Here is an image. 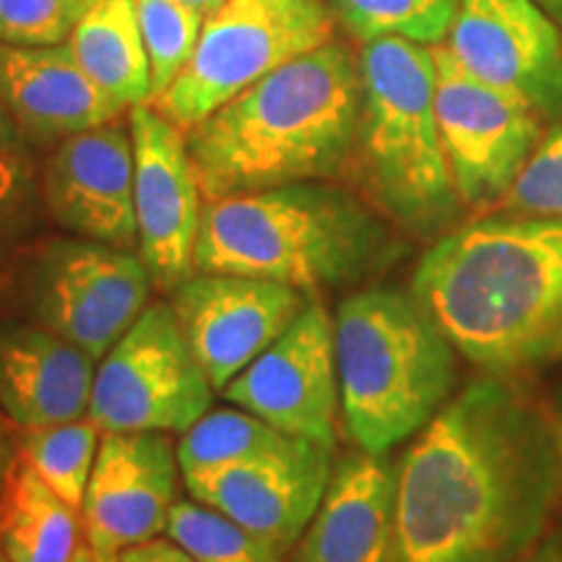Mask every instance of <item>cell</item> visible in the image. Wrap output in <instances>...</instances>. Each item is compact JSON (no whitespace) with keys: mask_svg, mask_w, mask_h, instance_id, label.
<instances>
[{"mask_svg":"<svg viewBox=\"0 0 562 562\" xmlns=\"http://www.w3.org/2000/svg\"><path fill=\"white\" fill-rule=\"evenodd\" d=\"M360 110L347 47L297 55L186 133L203 201L336 178L355 159Z\"/></svg>","mask_w":562,"mask_h":562,"instance_id":"3957f363","label":"cell"},{"mask_svg":"<svg viewBox=\"0 0 562 562\" xmlns=\"http://www.w3.org/2000/svg\"><path fill=\"white\" fill-rule=\"evenodd\" d=\"M128 128L138 258L149 271L154 290L170 294L195 273L203 193L186 133L151 104L131 108Z\"/></svg>","mask_w":562,"mask_h":562,"instance_id":"7c38bea8","label":"cell"},{"mask_svg":"<svg viewBox=\"0 0 562 562\" xmlns=\"http://www.w3.org/2000/svg\"><path fill=\"white\" fill-rule=\"evenodd\" d=\"M341 417L368 453L409 440L453 398L456 347L414 292L370 286L334 315Z\"/></svg>","mask_w":562,"mask_h":562,"instance_id":"5b68a950","label":"cell"},{"mask_svg":"<svg viewBox=\"0 0 562 562\" xmlns=\"http://www.w3.org/2000/svg\"><path fill=\"white\" fill-rule=\"evenodd\" d=\"M167 300L195 360L222 393L237 372L292 326L311 297L279 281L195 271Z\"/></svg>","mask_w":562,"mask_h":562,"instance_id":"4fadbf2b","label":"cell"},{"mask_svg":"<svg viewBox=\"0 0 562 562\" xmlns=\"http://www.w3.org/2000/svg\"><path fill=\"white\" fill-rule=\"evenodd\" d=\"M562 497L558 432L505 378L469 383L396 463V562H510Z\"/></svg>","mask_w":562,"mask_h":562,"instance_id":"6da1fadb","label":"cell"},{"mask_svg":"<svg viewBox=\"0 0 562 562\" xmlns=\"http://www.w3.org/2000/svg\"><path fill=\"white\" fill-rule=\"evenodd\" d=\"M117 560L121 562H195L191 554L178 542H172L170 537L167 539H149V542L144 544H133L128 550H123L117 554Z\"/></svg>","mask_w":562,"mask_h":562,"instance_id":"4dcf8cb0","label":"cell"},{"mask_svg":"<svg viewBox=\"0 0 562 562\" xmlns=\"http://www.w3.org/2000/svg\"><path fill=\"white\" fill-rule=\"evenodd\" d=\"M89 0H0V45H63Z\"/></svg>","mask_w":562,"mask_h":562,"instance_id":"f1b7e54d","label":"cell"},{"mask_svg":"<svg viewBox=\"0 0 562 562\" xmlns=\"http://www.w3.org/2000/svg\"><path fill=\"white\" fill-rule=\"evenodd\" d=\"M0 149H24V133L0 104Z\"/></svg>","mask_w":562,"mask_h":562,"instance_id":"d6a6232c","label":"cell"},{"mask_svg":"<svg viewBox=\"0 0 562 562\" xmlns=\"http://www.w3.org/2000/svg\"><path fill=\"white\" fill-rule=\"evenodd\" d=\"M510 562H562V544H544L542 550L539 547H533V550H529L526 554H521V558L510 560Z\"/></svg>","mask_w":562,"mask_h":562,"instance_id":"836d02e7","label":"cell"},{"mask_svg":"<svg viewBox=\"0 0 562 562\" xmlns=\"http://www.w3.org/2000/svg\"><path fill=\"white\" fill-rule=\"evenodd\" d=\"M461 0H334L336 16L351 37L372 42L402 37L440 45L451 32Z\"/></svg>","mask_w":562,"mask_h":562,"instance_id":"d4e9b609","label":"cell"},{"mask_svg":"<svg viewBox=\"0 0 562 562\" xmlns=\"http://www.w3.org/2000/svg\"><path fill=\"white\" fill-rule=\"evenodd\" d=\"M412 292L461 357L495 378L562 360V216H490L435 240Z\"/></svg>","mask_w":562,"mask_h":562,"instance_id":"7a4b0ae2","label":"cell"},{"mask_svg":"<svg viewBox=\"0 0 562 562\" xmlns=\"http://www.w3.org/2000/svg\"><path fill=\"white\" fill-rule=\"evenodd\" d=\"M0 562H9V560H5V558H3V554H0ZM74 562H94V554H91V550H89V547H87V544H83V547H81V550H79V554H76V558H74Z\"/></svg>","mask_w":562,"mask_h":562,"instance_id":"d590c367","label":"cell"},{"mask_svg":"<svg viewBox=\"0 0 562 562\" xmlns=\"http://www.w3.org/2000/svg\"><path fill=\"white\" fill-rule=\"evenodd\" d=\"M334 448L300 440L292 451L261 456L186 476L193 501L224 513L279 552L300 544L331 482Z\"/></svg>","mask_w":562,"mask_h":562,"instance_id":"9a60e30c","label":"cell"},{"mask_svg":"<svg viewBox=\"0 0 562 562\" xmlns=\"http://www.w3.org/2000/svg\"><path fill=\"white\" fill-rule=\"evenodd\" d=\"M222 396L292 438L334 448L341 398L334 315L326 305L307 300L292 326L237 372Z\"/></svg>","mask_w":562,"mask_h":562,"instance_id":"8fae6325","label":"cell"},{"mask_svg":"<svg viewBox=\"0 0 562 562\" xmlns=\"http://www.w3.org/2000/svg\"><path fill=\"white\" fill-rule=\"evenodd\" d=\"M297 562H396V463L344 456L300 539Z\"/></svg>","mask_w":562,"mask_h":562,"instance_id":"ac0fdd59","label":"cell"},{"mask_svg":"<svg viewBox=\"0 0 562 562\" xmlns=\"http://www.w3.org/2000/svg\"><path fill=\"white\" fill-rule=\"evenodd\" d=\"M131 3L149 55L151 100H157L191 60L203 30V16L182 0H131Z\"/></svg>","mask_w":562,"mask_h":562,"instance_id":"4316f807","label":"cell"},{"mask_svg":"<svg viewBox=\"0 0 562 562\" xmlns=\"http://www.w3.org/2000/svg\"><path fill=\"white\" fill-rule=\"evenodd\" d=\"M430 50L435 115L461 206L497 209L542 140L539 110L521 94L476 79L448 45Z\"/></svg>","mask_w":562,"mask_h":562,"instance_id":"9c48e42d","label":"cell"},{"mask_svg":"<svg viewBox=\"0 0 562 562\" xmlns=\"http://www.w3.org/2000/svg\"><path fill=\"white\" fill-rule=\"evenodd\" d=\"M300 440L302 438L277 430L269 422L240 409V406L209 412L191 430L180 435L178 461L182 480L211 472V469L261 459V456L286 453Z\"/></svg>","mask_w":562,"mask_h":562,"instance_id":"603a6c76","label":"cell"},{"mask_svg":"<svg viewBox=\"0 0 562 562\" xmlns=\"http://www.w3.org/2000/svg\"><path fill=\"white\" fill-rule=\"evenodd\" d=\"M97 360L50 328L0 321V412L16 430L89 414Z\"/></svg>","mask_w":562,"mask_h":562,"instance_id":"d6986e66","label":"cell"},{"mask_svg":"<svg viewBox=\"0 0 562 562\" xmlns=\"http://www.w3.org/2000/svg\"><path fill=\"white\" fill-rule=\"evenodd\" d=\"M0 104L34 140H63L117 121L121 108L76 63L68 45H0Z\"/></svg>","mask_w":562,"mask_h":562,"instance_id":"ffe728a7","label":"cell"},{"mask_svg":"<svg viewBox=\"0 0 562 562\" xmlns=\"http://www.w3.org/2000/svg\"><path fill=\"white\" fill-rule=\"evenodd\" d=\"M355 161L372 199L417 237L448 235L459 214L435 115L432 50L402 37L364 42Z\"/></svg>","mask_w":562,"mask_h":562,"instance_id":"8992f818","label":"cell"},{"mask_svg":"<svg viewBox=\"0 0 562 562\" xmlns=\"http://www.w3.org/2000/svg\"><path fill=\"white\" fill-rule=\"evenodd\" d=\"M94 562H121L117 558H94Z\"/></svg>","mask_w":562,"mask_h":562,"instance_id":"74e56055","label":"cell"},{"mask_svg":"<svg viewBox=\"0 0 562 562\" xmlns=\"http://www.w3.org/2000/svg\"><path fill=\"white\" fill-rule=\"evenodd\" d=\"M165 533L195 562H284L277 547L193 497L175 503Z\"/></svg>","mask_w":562,"mask_h":562,"instance_id":"484cf974","label":"cell"},{"mask_svg":"<svg viewBox=\"0 0 562 562\" xmlns=\"http://www.w3.org/2000/svg\"><path fill=\"white\" fill-rule=\"evenodd\" d=\"M554 432H558V446H560V463H562V412L558 422H554Z\"/></svg>","mask_w":562,"mask_h":562,"instance_id":"8d00e7d4","label":"cell"},{"mask_svg":"<svg viewBox=\"0 0 562 562\" xmlns=\"http://www.w3.org/2000/svg\"><path fill=\"white\" fill-rule=\"evenodd\" d=\"M154 281L133 250L63 237L45 243L24 273L32 321L102 360L146 311Z\"/></svg>","mask_w":562,"mask_h":562,"instance_id":"30bf717a","label":"cell"},{"mask_svg":"<svg viewBox=\"0 0 562 562\" xmlns=\"http://www.w3.org/2000/svg\"><path fill=\"white\" fill-rule=\"evenodd\" d=\"M334 42L321 0H224L203 19L191 60L149 104L188 133L271 70Z\"/></svg>","mask_w":562,"mask_h":562,"instance_id":"52a82bcc","label":"cell"},{"mask_svg":"<svg viewBox=\"0 0 562 562\" xmlns=\"http://www.w3.org/2000/svg\"><path fill=\"white\" fill-rule=\"evenodd\" d=\"M552 5H558V9H562V0H550Z\"/></svg>","mask_w":562,"mask_h":562,"instance_id":"f35d334b","label":"cell"},{"mask_svg":"<svg viewBox=\"0 0 562 562\" xmlns=\"http://www.w3.org/2000/svg\"><path fill=\"white\" fill-rule=\"evenodd\" d=\"M19 456V430L13 427V422L0 412V482L5 480L9 469L13 467Z\"/></svg>","mask_w":562,"mask_h":562,"instance_id":"1f68e13d","label":"cell"},{"mask_svg":"<svg viewBox=\"0 0 562 562\" xmlns=\"http://www.w3.org/2000/svg\"><path fill=\"white\" fill-rule=\"evenodd\" d=\"M448 50L476 79L537 110L562 108V40L533 0H461Z\"/></svg>","mask_w":562,"mask_h":562,"instance_id":"2e32d148","label":"cell"},{"mask_svg":"<svg viewBox=\"0 0 562 562\" xmlns=\"http://www.w3.org/2000/svg\"><path fill=\"white\" fill-rule=\"evenodd\" d=\"M182 3L193 5V9L199 11L203 19H206V16H211V13H214L216 9H220V5L224 3V0H182Z\"/></svg>","mask_w":562,"mask_h":562,"instance_id":"e575fe53","label":"cell"},{"mask_svg":"<svg viewBox=\"0 0 562 562\" xmlns=\"http://www.w3.org/2000/svg\"><path fill=\"white\" fill-rule=\"evenodd\" d=\"M34 170L24 149H0V243H5L30 214Z\"/></svg>","mask_w":562,"mask_h":562,"instance_id":"f546056e","label":"cell"},{"mask_svg":"<svg viewBox=\"0 0 562 562\" xmlns=\"http://www.w3.org/2000/svg\"><path fill=\"white\" fill-rule=\"evenodd\" d=\"M170 432H102L83 495V539L94 558H117L167 531L180 490Z\"/></svg>","mask_w":562,"mask_h":562,"instance_id":"5bb4252c","label":"cell"},{"mask_svg":"<svg viewBox=\"0 0 562 562\" xmlns=\"http://www.w3.org/2000/svg\"><path fill=\"white\" fill-rule=\"evenodd\" d=\"M42 195L60 227L138 250L131 128L112 121L63 138L45 165Z\"/></svg>","mask_w":562,"mask_h":562,"instance_id":"e0dca14e","label":"cell"},{"mask_svg":"<svg viewBox=\"0 0 562 562\" xmlns=\"http://www.w3.org/2000/svg\"><path fill=\"white\" fill-rule=\"evenodd\" d=\"M102 430L94 419L81 417L60 425L19 430V456L58 492L63 501L81 510L91 469L100 453Z\"/></svg>","mask_w":562,"mask_h":562,"instance_id":"cb8c5ba5","label":"cell"},{"mask_svg":"<svg viewBox=\"0 0 562 562\" xmlns=\"http://www.w3.org/2000/svg\"><path fill=\"white\" fill-rule=\"evenodd\" d=\"M214 391L170 300H157L97 362L89 417L102 432L182 435L209 414Z\"/></svg>","mask_w":562,"mask_h":562,"instance_id":"ba28073f","label":"cell"},{"mask_svg":"<svg viewBox=\"0 0 562 562\" xmlns=\"http://www.w3.org/2000/svg\"><path fill=\"white\" fill-rule=\"evenodd\" d=\"M497 209L508 216H562V125L542 136Z\"/></svg>","mask_w":562,"mask_h":562,"instance_id":"83f0119b","label":"cell"},{"mask_svg":"<svg viewBox=\"0 0 562 562\" xmlns=\"http://www.w3.org/2000/svg\"><path fill=\"white\" fill-rule=\"evenodd\" d=\"M81 537V510L16 456L0 482V554L9 562H74Z\"/></svg>","mask_w":562,"mask_h":562,"instance_id":"44dd1931","label":"cell"},{"mask_svg":"<svg viewBox=\"0 0 562 562\" xmlns=\"http://www.w3.org/2000/svg\"><path fill=\"white\" fill-rule=\"evenodd\" d=\"M66 45L83 74L121 108L149 104L151 66L131 0H89Z\"/></svg>","mask_w":562,"mask_h":562,"instance_id":"7402d4cb","label":"cell"},{"mask_svg":"<svg viewBox=\"0 0 562 562\" xmlns=\"http://www.w3.org/2000/svg\"><path fill=\"white\" fill-rule=\"evenodd\" d=\"M396 258L383 224L323 180L206 201L195 271L240 273L318 297L360 284Z\"/></svg>","mask_w":562,"mask_h":562,"instance_id":"277c9868","label":"cell"}]
</instances>
